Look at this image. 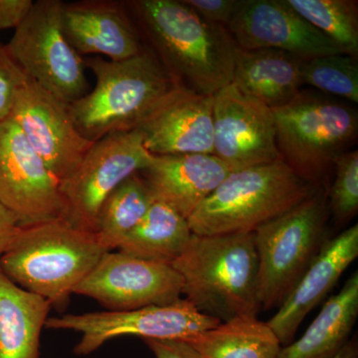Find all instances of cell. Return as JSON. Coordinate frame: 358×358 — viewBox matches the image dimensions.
<instances>
[{"label": "cell", "mask_w": 358, "mask_h": 358, "mask_svg": "<svg viewBox=\"0 0 358 358\" xmlns=\"http://www.w3.org/2000/svg\"><path fill=\"white\" fill-rule=\"evenodd\" d=\"M143 44L176 85L214 96L232 84L237 45L227 28L199 17L183 0H129Z\"/></svg>", "instance_id": "6da1fadb"}, {"label": "cell", "mask_w": 358, "mask_h": 358, "mask_svg": "<svg viewBox=\"0 0 358 358\" xmlns=\"http://www.w3.org/2000/svg\"><path fill=\"white\" fill-rule=\"evenodd\" d=\"M171 265L182 294L200 313L224 322L261 312L254 233L192 234Z\"/></svg>", "instance_id": "7a4b0ae2"}, {"label": "cell", "mask_w": 358, "mask_h": 358, "mask_svg": "<svg viewBox=\"0 0 358 358\" xmlns=\"http://www.w3.org/2000/svg\"><path fill=\"white\" fill-rule=\"evenodd\" d=\"M96 78L95 88L69 103L75 127L96 143L110 134L136 129L178 85L145 46L122 61L84 59Z\"/></svg>", "instance_id": "3957f363"}, {"label": "cell", "mask_w": 358, "mask_h": 358, "mask_svg": "<svg viewBox=\"0 0 358 358\" xmlns=\"http://www.w3.org/2000/svg\"><path fill=\"white\" fill-rule=\"evenodd\" d=\"M106 252L94 233L57 219L21 225L0 258V268L21 288L58 308L65 307Z\"/></svg>", "instance_id": "277c9868"}, {"label": "cell", "mask_w": 358, "mask_h": 358, "mask_svg": "<svg viewBox=\"0 0 358 358\" xmlns=\"http://www.w3.org/2000/svg\"><path fill=\"white\" fill-rule=\"evenodd\" d=\"M273 113L282 162L306 182L329 187L334 160L357 143V109L322 92L301 90Z\"/></svg>", "instance_id": "5b68a950"}, {"label": "cell", "mask_w": 358, "mask_h": 358, "mask_svg": "<svg viewBox=\"0 0 358 358\" xmlns=\"http://www.w3.org/2000/svg\"><path fill=\"white\" fill-rule=\"evenodd\" d=\"M317 189L282 160L233 171L193 212L188 224L196 235L254 233Z\"/></svg>", "instance_id": "8992f818"}, {"label": "cell", "mask_w": 358, "mask_h": 358, "mask_svg": "<svg viewBox=\"0 0 358 358\" xmlns=\"http://www.w3.org/2000/svg\"><path fill=\"white\" fill-rule=\"evenodd\" d=\"M327 187L254 232L261 310L281 307L313 259L329 240Z\"/></svg>", "instance_id": "52a82bcc"}, {"label": "cell", "mask_w": 358, "mask_h": 358, "mask_svg": "<svg viewBox=\"0 0 358 358\" xmlns=\"http://www.w3.org/2000/svg\"><path fill=\"white\" fill-rule=\"evenodd\" d=\"M62 3L61 0L34 2L6 47L28 78L69 105L88 93V81L84 58L63 31Z\"/></svg>", "instance_id": "ba28073f"}, {"label": "cell", "mask_w": 358, "mask_h": 358, "mask_svg": "<svg viewBox=\"0 0 358 358\" xmlns=\"http://www.w3.org/2000/svg\"><path fill=\"white\" fill-rule=\"evenodd\" d=\"M152 159L138 129L108 134L94 143L76 171L60 185L65 221L95 233L99 214L110 193Z\"/></svg>", "instance_id": "9c48e42d"}, {"label": "cell", "mask_w": 358, "mask_h": 358, "mask_svg": "<svg viewBox=\"0 0 358 358\" xmlns=\"http://www.w3.org/2000/svg\"><path fill=\"white\" fill-rule=\"evenodd\" d=\"M219 324L218 320L200 313L192 303L181 298L166 306L49 317L45 327L81 334L74 353L85 357L96 352L108 341L121 336L185 341Z\"/></svg>", "instance_id": "30bf717a"}, {"label": "cell", "mask_w": 358, "mask_h": 358, "mask_svg": "<svg viewBox=\"0 0 358 358\" xmlns=\"http://www.w3.org/2000/svg\"><path fill=\"white\" fill-rule=\"evenodd\" d=\"M0 202L22 226L65 220L60 182L11 117L0 122Z\"/></svg>", "instance_id": "8fae6325"}, {"label": "cell", "mask_w": 358, "mask_h": 358, "mask_svg": "<svg viewBox=\"0 0 358 358\" xmlns=\"http://www.w3.org/2000/svg\"><path fill=\"white\" fill-rule=\"evenodd\" d=\"M74 294L113 312L166 306L180 300L182 280L171 264L152 262L124 252L108 251Z\"/></svg>", "instance_id": "7c38bea8"}, {"label": "cell", "mask_w": 358, "mask_h": 358, "mask_svg": "<svg viewBox=\"0 0 358 358\" xmlns=\"http://www.w3.org/2000/svg\"><path fill=\"white\" fill-rule=\"evenodd\" d=\"M213 155L232 171L282 160L273 110L233 84L213 96Z\"/></svg>", "instance_id": "4fadbf2b"}, {"label": "cell", "mask_w": 358, "mask_h": 358, "mask_svg": "<svg viewBox=\"0 0 358 358\" xmlns=\"http://www.w3.org/2000/svg\"><path fill=\"white\" fill-rule=\"evenodd\" d=\"M9 117L60 185L76 171L94 145L75 127L67 103L30 78L16 96Z\"/></svg>", "instance_id": "5bb4252c"}, {"label": "cell", "mask_w": 358, "mask_h": 358, "mask_svg": "<svg viewBox=\"0 0 358 358\" xmlns=\"http://www.w3.org/2000/svg\"><path fill=\"white\" fill-rule=\"evenodd\" d=\"M227 29L244 50L275 49L303 60L345 54L285 0H244Z\"/></svg>", "instance_id": "9a60e30c"}, {"label": "cell", "mask_w": 358, "mask_h": 358, "mask_svg": "<svg viewBox=\"0 0 358 358\" xmlns=\"http://www.w3.org/2000/svg\"><path fill=\"white\" fill-rule=\"evenodd\" d=\"M213 96L174 89L138 129L152 155H213Z\"/></svg>", "instance_id": "2e32d148"}, {"label": "cell", "mask_w": 358, "mask_h": 358, "mask_svg": "<svg viewBox=\"0 0 358 358\" xmlns=\"http://www.w3.org/2000/svg\"><path fill=\"white\" fill-rule=\"evenodd\" d=\"M63 31L80 55L101 54L109 60L134 57L145 44L121 0H80L63 2Z\"/></svg>", "instance_id": "e0dca14e"}, {"label": "cell", "mask_w": 358, "mask_h": 358, "mask_svg": "<svg viewBox=\"0 0 358 358\" xmlns=\"http://www.w3.org/2000/svg\"><path fill=\"white\" fill-rule=\"evenodd\" d=\"M357 257V224L329 238L281 307L267 322L282 345L294 341L306 317L326 298Z\"/></svg>", "instance_id": "ac0fdd59"}, {"label": "cell", "mask_w": 358, "mask_h": 358, "mask_svg": "<svg viewBox=\"0 0 358 358\" xmlns=\"http://www.w3.org/2000/svg\"><path fill=\"white\" fill-rule=\"evenodd\" d=\"M232 171L210 154L152 155L141 171L152 197L187 219Z\"/></svg>", "instance_id": "d6986e66"}, {"label": "cell", "mask_w": 358, "mask_h": 358, "mask_svg": "<svg viewBox=\"0 0 358 358\" xmlns=\"http://www.w3.org/2000/svg\"><path fill=\"white\" fill-rule=\"evenodd\" d=\"M301 61L275 49L244 50L237 47L232 84L245 95L277 109L300 93L303 85Z\"/></svg>", "instance_id": "ffe728a7"}, {"label": "cell", "mask_w": 358, "mask_h": 358, "mask_svg": "<svg viewBox=\"0 0 358 358\" xmlns=\"http://www.w3.org/2000/svg\"><path fill=\"white\" fill-rule=\"evenodd\" d=\"M52 308L0 268V358H40V338Z\"/></svg>", "instance_id": "44dd1931"}, {"label": "cell", "mask_w": 358, "mask_h": 358, "mask_svg": "<svg viewBox=\"0 0 358 358\" xmlns=\"http://www.w3.org/2000/svg\"><path fill=\"white\" fill-rule=\"evenodd\" d=\"M358 317V273L324 303L298 341L282 348L279 358H334L350 341Z\"/></svg>", "instance_id": "7402d4cb"}, {"label": "cell", "mask_w": 358, "mask_h": 358, "mask_svg": "<svg viewBox=\"0 0 358 358\" xmlns=\"http://www.w3.org/2000/svg\"><path fill=\"white\" fill-rule=\"evenodd\" d=\"M185 343L201 358H279L282 348L267 322L254 315L220 322Z\"/></svg>", "instance_id": "603a6c76"}, {"label": "cell", "mask_w": 358, "mask_h": 358, "mask_svg": "<svg viewBox=\"0 0 358 358\" xmlns=\"http://www.w3.org/2000/svg\"><path fill=\"white\" fill-rule=\"evenodd\" d=\"M192 234L187 219L155 200L117 250L143 260L171 265L183 253Z\"/></svg>", "instance_id": "cb8c5ba5"}, {"label": "cell", "mask_w": 358, "mask_h": 358, "mask_svg": "<svg viewBox=\"0 0 358 358\" xmlns=\"http://www.w3.org/2000/svg\"><path fill=\"white\" fill-rule=\"evenodd\" d=\"M155 201L140 173H134L110 193L103 204L95 230L99 243L107 251L117 249L122 240L145 217Z\"/></svg>", "instance_id": "d4e9b609"}, {"label": "cell", "mask_w": 358, "mask_h": 358, "mask_svg": "<svg viewBox=\"0 0 358 358\" xmlns=\"http://www.w3.org/2000/svg\"><path fill=\"white\" fill-rule=\"evenodd\" d=\"M301 17L338 45L348 55L357 57L358 2L355 0H285Z\"/></svg>", "instance_id": "484cf974"}, {"label": "cell", "mask_w": 358, "mask_h": 358, "mask_svg": "<svg viewBox=\"0 0 358 358\" xmlns=\"http://www.w3.org/2000/svg\"><path fill=\"white\" fill-rule=\"evenodd\" d=\"M303 85L327 95L358 103L357 57L348 54L320 56L301 61Z\"/></svg>", "instance_id": "4316f807"}, {"label": "cell", "mask_w": 358, "mask_h": 358, "mask_svg": "<svg viewBox=\"0 0 358 358\" xmlns=\"http://www.w3.org/2000/svg\"><path fill=\"white\" fill-rule=\"evenodd\" d=\"M333 181L327 187L329 213L336 223L345 224L358 211V152L352 150L334 160Z\"/></svg>", "instance_id": "83f0119b"}, {"label": "cell", "mask_w": 358, "mask_h": 358, "mask_svg": "<svg viewBox=\"0 0 358 358\" xmlns=\"http://www.w3.org/2000/svg\"><path fill=\"white\" fill-rule=\"evenodd\" d=\"M28 80L24 71L9 53L6 44L0 43V122L10 117L16 96Z\"/></svg>", "instance_id": "f1b7e54d"}, {"label": "cell", "mask_w": 358, "mask_h": 358, "mask_svg": "<svg viewBox=\"0 0 358 358\" xmlns=\"http://www.w3.org/2000/svg\"><path fill=\"white\" fill-rule=\"evenodd\" d=\"M183 2L206 22L228 28L243 6L244 0H183Z\"/></svg>", "instance_id": "f546056e"}, {"label": "cell", "mask_w": 358, "mask_h": 358, "mask_svg": "<svg viewBox=\"0 0 358 358\" xmlns=\"http://www.w3.org/2000/svg\"><path fill=\"white\" fill-rule=\"evenodd\" d=\"M155 358H201L183 341L176 339H143Z\"/></svg>", "instance_id": "4dcf8cb0"}, {"label": "cell", "mask_w": 358, "mask_h": 358, "mask_svg": "<svg viewBox=\"0 0 358 358\" xmlns=\"http://www.w3.org/2000/svg\"><path fill=\"white\" fill-rule=\"evenodd\" d=\"M33 4L32 0H0V30L20 27Z\"/></svg>", "instance_id": "1f68e13d"}, {"label": "cell", "mask_w": 358, "mask_h": 358, "mask_svg": "<svg viewBox=\"0 0 358 358\" xmlns=\"http://www.w3.org/2000/svg\"><path fill=\"white\" fill-rule=\"evenodd\" d=\"M20 226L15 214L0 202V258L13 243Z\"/></svg>", "instance_id": "d6a6232c"}, {"label": "cell", "mask_w": 358, "mask_h": 358, "mask_svg": "<svg viewBox=\"0 0 358 358\" xmlns=\"http://www.w3.org/2000/svg\"><path fill=\"white\" fill-rule=\"evenodd\" d=\"M334 358H358V341L357 338H352L348 341V343L343 346Z\"/></svg>", "instance_id": "836d02e7"}]
</instances>
